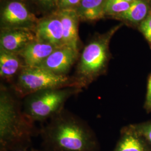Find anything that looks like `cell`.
<instances>
[{"label":"cell","mask_w":151,"mask_h":151,"mask_svg":"<svg viewBox=\"0 0 151 151\" xmlns=\"http://www.w3.org/2000/svg\"><path fill=\"white\" fill-rule=\"evenodd\" d=\"M79 58V50L67 46L57 47L39 67L59 76H68Z\"/></svg>","instance_id":"52a82bcc"},{"label":"cell","mask_w":151,"mask_h":151,"mask_svg":"<svg viewBox=\"0 0 151 151\" xmlns=\"http://www.w3.org/2000/svg\"><path fill=\"white\" fill-rule=\"evenodd\" d=\"M83 90L75 86L52 88L36 92L22 100L24 114L33 122L48 121L65 109L67 101Z\"/></svg>","instance_id":"3957f363"},{"label":"cell","mask_w":151,"mask_h":151,"mask_svg":"<svg viewBox=\"0 0 151 151\" xmlns=\"http://www.w3.org/2000/svg\"><path fill=\"white\" fill-rule=\"evenodd\" d=\"M134 125L138 132L151 146V122Z\"/></svg>","instance_id":"e0dca14e"},{"label":"cell","mask_w":151,"mask_h":151,"mask_svg":"<svg viewBox=\"0 0 151 151\" xmlns=\"http://www.w3.org/2000/svg\"><path fill=\"white\" fill-rule=\"evenodd\" d=\"M109 41L108 38H96L85 47L72 76L77 87L87 89L105 73L110 58Z\"/></svg>","instance_id":"277c9868"},{"label":"cell","mask_w":151,"mask_h":151,"mask_svg":"<svg viewBox=\"0 0 151 151\" xmlns=\"http://www.w3.org/2000/svg\"><path fill=\"white\" fill-rule=\"evenodd\" d=\"M105 1L106 0H81L76 7V11L81 20H98L105 15Z\"/></svg>","instance_id":"5bb4252c"},{"label":"cell","mask_w":151,"mask_h":151,"mask_svg":"<svg viewBox=\"0 0 151 151\" xmlns=\"http://www.w3.org/2000/svg\"><path fill=\"white\" fill-rule=\"evenodd\" d=\"M7 151H39V150L32 148V145H31L16 147L12 148L11 150Z\"/></svg>","instance_id":"44dd1931"},{"label":"cell","mask_w":151,"mask_h":151,"mask_svg":"<svg viewBox=\"0 0 151 151\" xmlns=\"http://www.w3.org/2000/svg\"><path fill=\"white\" fill-rule=\"evenodd\" d=\"M36 40L35 32L32 29L2 28L0 36V49L19 54Z\"/></svg>","instance_id":"ba28073f"},{"label":"cell","mask_w":151,"mask_h":151,"mask_svg":"<svg viewBox=\"0 0 151 151\" xmlns=\"http://www.w3.org/2000/svg\"><path fill=\"white\" fill-rule=\"evenodd\" d=\"M140 29L141 32L151 44V15H149L142 22Z\"/></svg>","instance_id":"ac0fdd59"},{"label":"cell","mask_w":151,"mask_h":151,"mask_svg":"<svg viewBox=\"0 0 151 151\" xmlns=\"http://www.w3.org/2000/svg\"><path fill=\"white\" fill-rule=\"evenodd\" d=\"M151 107V73L149 76L148 84H147V90L146 93L145 108L147 110Z\"/></svg>","instance_id":"ffe728a7"},{"label":"cell","mask_w":151,"mask_h":151,"mask_svg":"<svg viewBox=\"0 0 151 151\" xmlns=\"http://www.w3.org/2000/svg\"><path fill=\"white\" fill-rule=\"evenodd\" d=\"M132 2L125 0H106L105 4V15L118 16L127 11Z\"/></svg>","instance_id":"2e32d148"},{"label":"cell","mask_w":151,"mask_h":151,"mask_svg":"<svg viewBox=\"0 0 151 151\" xmlns=\"http://www.w3.org/2000/svg\"><path fill=\"white\" fill-rule=\"evenodd\" d=\"M147 110H148V111H150V112H151V108H150V109H148Z\"/></svg>","instance_id":"d4e9b609"},{"label":"cell","mask_w":151,"mask_h":151,"mask_svg":"<svg viewBox=\"0 0 151 151\" xmlns=\"http://www.w3.org/2000/svg\"><path fill=\"white\" fill-rule=\"evenodd\" d=\"M81 0H57V5L60 10L74 9L78 5Z\"/></svg>","instance_id":"d6986e66"},{"label":"cell","mask_w":151,"mask_h":151,"mask_svg":"<svg viewBox=\"0 0 151 151\" xmlns=\"http://www.w3.org/2000/svg\"><path fill=\"white\" fill-rule=\"evenodd\" d=\"M25 67L24 60L19 54L0 49L1 83L11 86Z\"/></svg>","instance_id":"30bf717a"},{"label":"cell","mask_w":151,"mask_h":151,"mask_svg":"<svg viewBox=\"0 0 151 151\" xmlns=\"http://www.w3.org/2000/svg\"><path fill=\"white\" fill-rule=\"evenodd\" d=\"M42 5L46 7H53L55 4L57 5V0H37Z\"/></svg>","instance_id":"7402d4cb"},{"label":"cell","mask_w":151,"mask_h":151,"mask_svg":"<svg viewBox=\"0 0 151 151\" xmlns=\"http://www.w3.org/2000/svg\"><path fill=\"white\" fill-rule=\"evenodd\" d=\"M56 14L62 22L64 46L79 50L78 25L80 18L75 9L59 10Z\"/></svg>","instance_id":"7c38bea8"},{"label":"cell","mask_w":151,"mask_h":151,"mask_svg":"<svg viewBox=\"0 0 151 151\" xmlns=\"http://www.w3.org/2000/svg\"><path fill=\"white\" fill-rule=\"evenodd\" d=\"M148 10V6L146 2L143 0H137L131 3L127 11L115 17L132 22H142L146 19Z\"/></svg>","instance_id":"9a60e30c"},{"label":"cell","mask_w":151,"mask_h":151,"mask_svg":"<svg viewBox=\"0 0 151 151\" xmlns=\"http://www.w3.org/2000/svg\"><path fill=\"white\" fill-rule=\"evenodd\" d=\"M113 151H151V146L135 129L134 124L123 127Z\"/></svg>","instance_id":"8fae6325"},{"label":"cell","mask_w":151,"mask_h":151,"mask_svg":"<svg viewBox=\"0 0 151 151\" xmlns=\"http://www.w3.org/2000/svg\"><path fill=\"white\" fill-rule=\"evenodd\" d=\"M39 151H51V150H45V149H43L42 150H39Z\"/></svg>","instance_id":"603a6c76"},{"label":"cell","mask_w":151,"mask_h":151,"mask_svg":"<svg viewBox=\"0 0 151 151\" xmlns=\"http://www.w3.org/2000/svg\"><path fill=\"white\" fill-rule=\"evenodd\" d=\"M45 150L99 151L95 132L86 121L64 109L39 130Z\"/></svg>","instance_id":"6da1fadb"},{"label":"cell","mask_w":151,"mask_h":151,"mask_svg":"<svg viewBox=\"0 0 151 151\" xmlns=\"http://www.w3.org/2000/svg\"><path fill=\"white\" fill-rule=\"evenodd\" d=\"M57 48L50 44L36 40L29 44L18 54L27 67H39Z\"/></svg>","instance_id":"4fadbf2b"},{"label":"cell","mask_w":151,"mask_h":151,"mask_svg":"<svg viewBox=\"0 0 151 151\" xmlns=\"http://www.w3.org/2000/svg\"><path fill=\"white\" fill-rule=\"evenodd\" d=\"M39 134L35 123L22 110V100L10 87L3 83L0 86V151L32 145V139Z\"/></svg>","instance_id":"7a4b0ae2"},{"label":"cell","mask_w":151,"mask_h":151,"mask_svg":"<svg viewBox=\"0 0 151 151\" xmlns=\"http://www.w3.org/2000/svg\"><path fill=\"white\" fill-rule=\"evenodd\" d=\"M9 86L21 100L30 94L45 89L77 87L72 76L57 75L39 67H24L13 84Z\"/></svg>","instance_id":"5b68a950"},{"label":"cell","mask_w":151,"mask_h":151,"mask_svg":"<svg viewBox=\"0 0 151 151\" xmlns=\"http://www.w3.org/2000/svg\"><path fill=\"white\" fill-rule=\"evenodd\" d=\"M125 1H127L129 2H132L134 1H137V0H125Z\"/></svg>","instance_id":"cb8c5ba5"},{"label":"cell","mask_w":151,"mask_h":151,"mask_svg":"<svg viewBox=\"0 0 151 151\" xmlns=\"http://www.w3.org/2000/svg\"><path fill=\"white\" fill-rule=\"evenodd\" d=\"M2 28L36 27L39 22L25 5L19 1H11L3 8L1 15Z\"/></svg>","instance_id":"8992f818"},{"label":"cell","mask_w":151,"mask_h":151,"mask_svg":"<svg viewBox=\"0 0 151 151\" xmlns=\"http://www.w3.org/2000/svg\"><path fill=\"white\" fill-rule=\"evenodd\" d=\"M34 31L37 40L57 47L64 46L62 25L57 14L39 20Z\"/></svg>","instance_id":"9c48e42d"}]
</instances>
